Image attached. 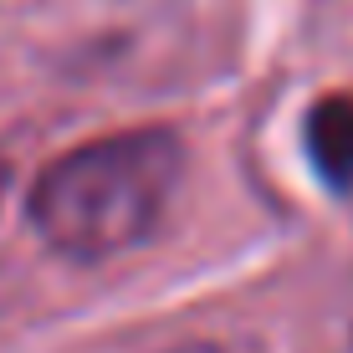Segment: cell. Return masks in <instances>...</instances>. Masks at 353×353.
Returning <instances> with one entry per match:
<instances>
[{
  "instance_id": "cell-2",
  "label": "cell",
  "mask_w": 353,
  "mask_h": 353,
  "mask_svg": "<svg viewBox=\"0 0 353 353\" xmlns=\"http://www.w3.org/2000/svg\"><path fill=\"white\" fill-rule=\"evenodd\" d=\"M302 143H307L312 169L333 190L353 185V92H327L307 108L302 123Z\"/></svg>"
},
{
  "instance_id": "cell-4",
  "label": "cell",
  "mask_w": 353,
  "mask_h": 353,
  "mask_svg": "<svg viewBox=\"0 0 353 353\" xmlns=\"http://www.w3.org/2000/svg\"><path fill=\"white\" fill-rule=\"evenodd\" d=\"M6 185H10V169L0 164V200H6Z\"/></svg>"
},
{
  "instance_id": "cell-1",
  "label": "cell",
  "mask_w": 353,
  "mask_h": 353,
  "mask_svg": "<svg viewBox=\"0 0 353 353\" xmlns=\"http://www.w3.org/2000/svg\"><path fill=\"white\" fill-rule=\"evenodd\" d=\"M185 174L169 128H128L92 139L41 169L31 185V225L57 256L108 261L154 236Z\"/></svg>"
},
{
  "instance_id": "cell-3",
  "label": "cell",
  "mask_w": 353,
  "mask_h": 353,
  "mask_svg": "<svg viewBox=\"0 0 353 353\" xmlns=\"http://www.w3.org/2000/svg\"><path fill=\"white\" fill-rule=\"evenodd\" d=\"M169 353H256L251 343H185V348H169Z\"/></svg>"
}]
</instances>
